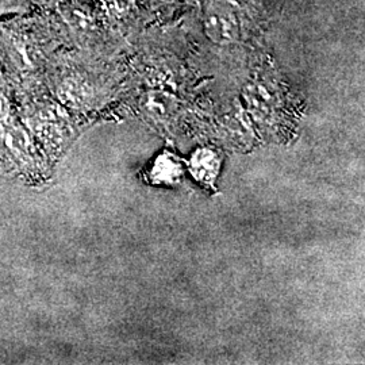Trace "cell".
<instances>
[{"mask_svg":"<svg viewBox=\"0 0 365 365\" xmlns=\"http://www.w3.org/2000/svg\"><path fill=\"white\" fill-rule=\"evenodd\" d=\"M203 29L211 41L232 43L244 33V16L237 0H210L203 13Z\"/></svg>","mask_w":365,"mask_h":365,"instance_id":"obj_1","label":"cell"}]
</instances>
